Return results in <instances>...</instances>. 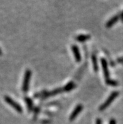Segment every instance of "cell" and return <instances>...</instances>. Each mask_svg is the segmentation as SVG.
Returning a JSON list of instances; mask_svg holds the SVG:
<instances>
[{
	"label": "cell",
	"instance_id": "cell-1",
	"mask_svg": "<svg viewBox=\"0 0 123 124\" xmlns=\"http://www.w3.org/2000/svg\"><path fill=\"white\" fill-rule=\"evenodd\" d=\"M31 77V71L30 69H27L25 72L23 85H22V91L24 93H27L29 90V85H30V79Z\"/></svg>",
	"mask_w": 123,
	"mask_h": 124
},
{
	"label": "cell",
	"instance_id": "cell-2",
	"mask_svg": "<svg viewBox=\"0 0 123 124\" xmlns=\"http://www.w3.org/2000/svg\"><path fill=\"white\" fill-rule=\"evenodd\" d=\"M119 92L118 91H113L111 94L110 96L108 98V99L106 100V101H105L102 105L100 106L99 108V111H104V110H106L108 107H109L113 101L119 96Z\"/></svg>",
	"mask_w": 123,
	"mask_h": 124
},
{
	"label": "cell",
	"instance_id": "cell-3",
	"mask_svg": "<svg viewBox=\"0 0 123 124\" xmlns=\"http://www.w3.org/2000/svg\"><path fill=\"white\" fill-rule=\"evenodd\" d=\"M5 100L6 101V102L7 103L8 105L11 106L16 112H18V113H22V112H23L22 107H21L17 102H16L15 101L13 100L11 97H9V96H5Z\"/></svg>",
	"mask_w": 123,
	"mask_h": 124
},
{
	"label": "cell",
	"instance_id": "cell-4",
	"mask_svg": "<svg viewBox=\"0 0 123 124\" xmlns=\"http://www.w3.org/2000/svg\"><path fill=\"white\" fill-rule=\"evenodd\" d=\"M62 91H64L63 90V88H57L55 90H53L51 91H45V93H44L43 95L42 96V98L43 99H46L47 98L50 97V96H55L57 94H58L60 93H61Z\"/></svg>",
	"mask_w": 123,
	"mask_h": 124
},
{
	"label": "cell",
	"instance_id": "cell-5",
	"mask_svg": "<svg viewBox=\"0 0 123 124\" xmlns=\"http://www.w3.org/2000/svg\"><path fill=\"white\" fill-rule=\"evenodd\" d=\"M83 108H84V107H83V105H81V104H79L78 105H77V107L73 110L72 113H71V115H70V117H69V120L70 121H73V120H74L77 116H78L79 114L82 111Z\"/></svg>",
	"mask_w": 123,
	"mask_h": 124
},
{
	"label": "cell",
	"instance_id": "cell-6",
	"mask_svg": "<svg viewBox=\"0 0 123 124\" xmlns=\"http://www.w3.org/2000/svg\"><path fill=\"white\" fill-rule=\"evenodd\" d=\"M101 64H102V71L104 75L105 78L109 79V69H108V62L104 58H102L101 60Z\"/></svg>",
	"mask_w": 123,
	"mask_h": 124
},
{
	"label": "cell",
	"instance_id": "cell-7",
	"mask_svg": "<svg viewBox=\"0 0 123 124\" xmlns=\"http://www.w3.org/2000/svg\"><path fill=\"white\" fill-rule=\"evenodd\" d=\"M72 50L73 54V55L75 57V59L76 61V62H80L81 61L82 59L79 47L76 45H73L72 46Z\"/></svg>",
	"mask_w": 123,
	"mask_h": 124
},
{
	"label": "cell",
	"instance_id": "cell-8",
	"mask_svg": "<svg viewBox=\"0 0 123 124\" xmlns=\"http://www.w3.org/2000/svg\"><path fill=\"white\" fill-rule=\"evenodd\" d=\"M119 19V15L114 16L113 17L111 18L110 19V20H109L108 22L106 23V27H107V28H111L112 26H113V25L118 21Z\"/></svg>",
	"mask_w": 123,
	"mask_h": 124
},
{
	"label": "cell",
	"instance_id": "cell-9",
	"mask_svg": "<svg viewBox=\"0 0 123 124\" xmlns=\"http://www.w3.org/2000/svg\"><path fill=\"white\" fill-rule=\"evenodd\" d=\"M75 87H76L75 84L74 83L73 81H70L69 82V83H68L63 88V90H64V91H65V92H69V91H72V90H73Z\"/></svg>",
	"mask_w": 123,
	"mask_h": 124
},
{
	"label": "cell",
	"instance_id": "cell-10",
	"mask_svg": "<svg viewBox=\"0 0 123 124\" xmlns=\"http://www.w3.org/2000/svg\"><path fill=\"white\" fill-rule=\"evenodd\" d=\"M90 39L89 35H79L75 37V40L80 42H84Z\"/></svg>",
	"mask_w": 123,
	"mask_h": 124
},
{
	"label": "cell",
	"instance_id": "cell-11",
	"mask_svg": "<svg viewBox=\"0 0 123 124\" xmlns=\"http://www.w3.org/2000/svg\"><path fill=\"white\" fill-rule=\"evenodd\" d=\"M25 102H26V103H27L28 112H31L33 109V103L32 100H31L30 98L28 97V96H26V97L25 98Z\"/></svg>",
	"mask_w": 123,
	"mask_h": 124
},
{
	"label": "cell",
	"instance_id": "cell-12",
	"mask_svg": "<svg viewBox=\"0 0 123 124\" xmlns=\"http://www.w3.org/2000/svg\"><path fill=\"white\" fill-rule=\"evenodd\" d=\"M92 65H93V69L94 71L95 72H97L98 71V64H97V57L95 54H93L92 55Z\"/></svg>",
	"mask_w": 123,
	"mask_h": 124
},
{
	"label": "cell",
	"instance_id": "cell-13",
	"mask_svg": "<svg viewBox=\"0 0 123 124\" xmlns=\"http://www.w3.org/2000/svg\"><path fill=\"white\" fill-rule=\"evenodd\" d=\"M106 83L108 85L111 86H117V85H119L118 82L116 81L115 80H112L111 79H106Z\"/></svg>",
	"mask_w": 123,
	"mask_h": 124
},
{
	"label": "cell",
	"instance_id": "cell-14",
	"mask_svg": "<svg viewBox=\"0 0 123 124\" xmlns=\"http://www.w3.org/2000/svg\"><path fill=\"white\" fill-rule=\"evenodd\" d=\"M109 124H116V120L114 118H112L109 121Z\"/></svg>",
	"mask_w": 123,
	"mask_h": 124
},
{
	"label": "cell",
	"instance_id": "cell-15",
	"mask_svg": "<svg viewBox=\"0 0 123 124\" xmlns=\"http://www.w3.org/2000/svg\"><path fill=\"white\" fill-rule=\"evenodd\" d=\"M117 61L119 63H122V64H123V57H119V58H118L117 59Z\"/></svg>",
	"mask_w": 123,
	"mask_h": 124
},
{
	"label": "cell",
	"instance_id": "cell-16",
	"mask_svg": "<svg viewBox=\"0 0 123 124\" xmlns=\"http://www.w3.org/2000/svg\"><path fill=\"white\" fill-rule=\"evenodd\" d=\"M96 124H102V120L100 118H97L96 120Z\"/></svg>",
	"mask_w": 123,
	"mask_h": 124
},
{
	"label": "cell",
	"instance_id": "cell-17",
	"mask_svg": "<svg viewBox=\"0 0 123 124\" xmlns=\"http://www.w3.org/2000/svg\"><path fill=\"white\" fill-rule=\"evenodd\" d=\"M120 18H121V21L123 22V13H121V15Z\"/></svg>",
	"mask_w": 123,
	"mask_h": 124
},
{
	"label": "cell",
	"instance_id": "cell-18",
	"mask_svg": "<svg viewBox=\"0 0 123 124\" xmlns=\"http://www.w3.org/2000/svg\"><path fill=\"white\" fill-rule=\"evenodd\" d=\"M2 54H3V52H2V50H1V49H0V55H1Z\"/></svg>",
	"mask_w": 123,
	"mask_h": 124
}]
</instances>
